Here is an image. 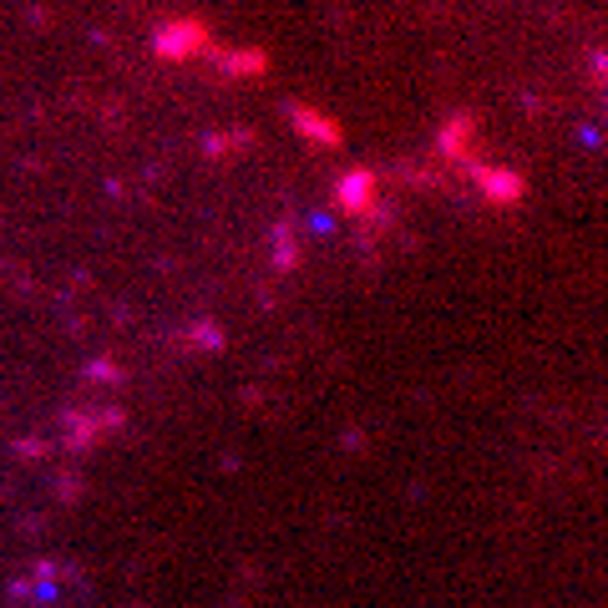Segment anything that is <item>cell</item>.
<instances>
[{"label": "cell", "mask_w": 608, "mask_h": 608, "mask_svg": "<svg viewBox=\"0 0 608 608\" xmlns=\"http://www.w3.org/2000/svg\"><path fill=\"white\" fill-rule=\"evenodd\" d=\"M213 41H208V26L203 21H168L158 36H152V51H158L163 61H193L203 56Z\"/></svg>", "instance_id": "obj_1"}, {"label": "cell", "mask_w": 608, "mask_h": 608, "mask_svg": "<svg viewBox=\"0 0 608 608\" xmlns=\"http://www.w3.org/2000/svg\"><path fill=\"white\" fill-rule=\"evenodd\" d=\"M467 178L477 183V193H482L492 208H512V203H522V193H527V178H522V173H512V168L467 163Z\"/></svg>", "instance_id": "obj_2"}, {"label": "cell", "mask_w": 608, "mask_h": 608, "mask_svg": "<svg viewBox=\"0 0 608 608\" xmlns=\"http://www.w3.org/2000/svg\"><path fill=\"white\" fill-rule=\"evenodd\" d=\"M436 152L446 163H477V117L472 112H451L436 132Z\"/></svg>", "instance_id": "obj_3"}, {"label": "cell", "mask_w": 608, "mask_h": 608, "mask_svg": "<svg viewBox=\"0 0 608 608\" xmlns=\"http://www.w3.org/2000/svg\"><path fill=\"white\" fill-rule=\"evenodd\" d=\"M375 198H380V178H375L370 168H350V173H340V183H335V203H340L350 218H370V213H375Z\"/></svg>", "instance_id": "obj_4"}, {"label": "cell", "mask_w": 608, "mask_h": 608, "mask_svg": "<svg viewBox=\"0 0 608 608\" xmlns=\"http://www.w3.org/2000/svg\"><path fill=\"white\" fill-rule=\"evenodd\" d=\"M289 122H294V132H299L304 142H315V147H340V142H345V127H340L335 117H325V112H315V107H304V102L289 107Z\"/></svg>", "instance_id": "obj_5"}, {"label": "cell", "mask_w": 608, "mask_h": 608, "mask_svg": "<svg viewBox=\"0 0 608 608\" xmlns=\"http://www.w3.org/2000/svg\"><path fill=\"white\" fill-rule=\"evenodd\" d=\"M218 61H223L228 76H264L269 71V56L264 51H223Z\"/></svg>", "instance_id": "obj_6"}, {"label": "cell", "mask_w": 608, "mask_h": 608, "mask_svg": "<svg viewBox=\"0 0 608 608\" xmlns=\"http://www.w3.org/2000/svg\"><path fill=\"white\" fill-rule=\"evenodd\" d=\"M588 71H593V76H603V82H608V51H593V56H588Z\"/></svg>", "instance_id": "obj_7"}]
</instances>
